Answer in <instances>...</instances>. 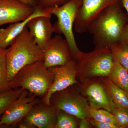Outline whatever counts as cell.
<instances>
[{
  "label": "cell",
  "mask_w": 128,
  "mask_h": 128,
  "mask_svg": "<svg viewBox=\"0 0 128 128\" xmlns=\"http://www.w3.org/2000/svg\"><path fill=\"white\" fill-rule=\"evenodd\" d=\"M128 23L121 0L108 6L89 24L87 31L92 34L95 48H110L120 41Z\"/></svg>",
  "instance_id": "6da1fadb"
},
{
  "label": "cell",
  "mask_w": 128,
  "mask_h": 128,
  "mask_svg": "<svg viewBox=\"0 0 128 128\" xmlns=\"http://www.w3.org/2000/svg\"><path fill=\"white\" fill-rule=\"evenodd\" d=\"M6 58L9 82L24 67L35 62L43 61L42 50L34 42L27 27L7 49Z\"/></svg>",
  "instance_id": "7a4b0ae2"
},
{
  "label": "cell",
  "mask_w": 128,
  "mask_h": 128,
  "mask_svg": "<svg viewBox=\"0 0 128 128\" xmlns=\"http://www.w3.org/2000/svg\"><path fill=\"white\" fill-rule=\"evenodd\" d=\"M54 76L44 65L43 61L28 65L10 82L12 89L22 88L38 97L43 98L52 84Z\"/></svg>",
  "instance_id": "3957f363"
},
{
  "label": "cell",
  "mask_w": 128,
  "mask_h": 128,
  "mask_svg": "<svg viewBox=\"0 0 128 128\" xmlns=\"http://www.w3.org/2000/svg\"><path fill=\"white\" fill-rule=\"evenodd\" d=\"M73 60L77 67V76L82 82L87 79L108 78L114 61L109 48H95L84 53L80 50Z\"/></svg>",
  "instance_id": "277c9868"
},
{
  "label": "cell",
  "mask_w": 128,
  "mask_h": 128,
  "mask_svg": "<svg viewBox=\"0 0 128 128\" xmlns=\"http://www.w3.org/2000/svg\"><path fill=\"white\" fill-rule=\"evenodd\" d=\"M82 0H70L60 6L54 8L52 15L57 21L54 27V33L63 34L68 42L73 59L80 51L73 33V27Z\"/></svg>",
  "instance_id": "5b68a950"
},
{
  "label": "cell",
  "mask_w": 128,
  "mask_h": 128,
  "mask_svg": "<svg viewBox=\"0 0 128 128\" xmlns=\"http://www.w3.org/2000/svg\"><path fill=\"white\" fill-rule=\"evenodd\" d=\"M50 105L79 119L89 118L87 99L70 86L53 94L50 99Z\"/></svg>",
  "instance_id": "8992f818"
},
{
  "label": "cell",
  "mask_w": 128,
  "mask_h": 128,
  "mask_svg": "<svg viewBox=\"0 0 128 128\" xmlns=\"http://www.w3.org/2000/svg\"><path fill=\"white\" fill-rule=\"evenodd\" d=\"M40 98L27 90H24L1 117L0 128H16L18 123L40 102Z\"/></svg>",
  "instance_id": "52a82bcc"
},
{
  "label": "cell",
  "mask_w": 128,
  "mask_h": 128,
  "mask_svg": "<svg viewBox=\"0 0 128 128\" xmlns=\"http://www.w3.org/2000/svg\"><path fill=\"white\" fill-rule=\"evenodd\" d=\"M92 78L81 82L80 89L82 94L89 101V106L96 108H103L110 112L116 108L114 102L102 82Z\"/></svg>",
  "instance_id": "ba28073f"
},
{
  "label": "cell",
  "mask_w": 128,
  "mask_h": 128,
  "mask_svg": "<svg viewBox=\"0 0 128 128\" xmlns=\"http://www.w3.org/2000/svg\"><path fill=\"white\" fill-rule=\"evenodd\" d=\"M48 69L54 74V82L47 94L41 101L43 103L50 105V99L53 94L63 90L76 84H79V83L76 80V64L73 59L64 65Z\"/></svg>",
  "instance_id": "9c48e42d"
},
{
  "label": "cell",
  "mask_w": 128,
  "mask_h": 128,
  "mask_svg": "<svg viewBox=\"0 0 128 128\" xmlns=\"http://www.w3.org/2000/svg\"><path fill=\"white\" fill-rule=\"evenodd\" d=\"M42 50L44 65L47 68L64 65L73 60L68 42L60 35L52 38Z\"/></svg>",
  "instance_id": "30bf717a"
},
{
  "label": "cell",
  "mask_w": 128,
  "mask_h": 128,
  "mask_svg": "<svg viewBox=\"0 0 128 128\" xmlns=\"http://www.w3.org/2000/svg\"><path fill=\"white\" fill-rule=\"evenodd\" d=\"M121 0H82L74 23L76 32L83 33L87 31L89 24L101 12L108 6Z\"/></svg>",
  "instance_id": "8fae6325"
},
{
  "label": "cell",
  "mask_w": 128,
  "mask_h": 128,
  "mask_svg": "<svg viewBox=\"0 0 128 128\" xmlns=\"http://www.w3.org/2000/svg\"><path fill=\"white\" fill-rule=\"evenodd\" d=\"M35 10L36 8L19 0H0V26L24 20Z\"/></svg>",
  "instance_id": "7c38bea8"
},
{
  "label": "cell",
  "mask_w": 128,
  "mask_h": 128,
  "mask_svg": "<svg viewBox=\"0 0 128 128\" xmlns=\"http://www.w3.org/2000/svg\"><path fill=\"white\" fill-rule=\"evenodd\" d=\"M58 109L40 101L35 105L22 120L38 128H54Z\"/></svg>",
  "instance_id": "4fadbf2b"
},
{
  "label": "cell",
  "mask_w": 128,
  "mask_h": 128,
  "mask_svg": "<svg viewBox=\"0 0 128 128\" xmlns=\"http://www.w3.org/2000/svg\"><path fill=\"white\" fill-rule=\"evenodd\" d=\"M51 16H38L32 18L27 24L34 42L42 50L50 41L54 33V26L50 21Z\"/></svg>",
  "instance_id": "5bb4252c"
},
{
  "label": "cell",
  "mask_w": 128,
  "mask_h": 128,
  "mask_svg": "<svg viewBox=\"0 0 128 128\" xmlns=\"http://www.w3.org/2000/svg\"><path fill=\"white\" fill-rule=\"evenodd\" d=\"M36 8L33 14L22 22L12 23L6 28L0 29V47L6 48L10 46L17 37L27 26L28 22L32 18L38 16H52L53 8L41 9Z\"/></svg>",
  "instance_id": "9a60e30c"
},
{
  "label": "cell",
  "mask_w": 128,
  "mask_h": 128,
  "mask_svg": "<svg viewBox=\"0 0 128 128\" xmlns=\"http://www.w3.org/2000/svg\"><path fill=\"white\" fill-rule=\"evenodd\" d=\"M114 102L116 108L128 110V93L114 84L108 78H100Z\"/></svg>",
  "instance_id": "2e32d148"
},
{
  "label": "cell",
  "mask_w": 128,
  "mask_h": 128,
  "mask_svg": "<svg viewBox=\"0 0 128 128\" xmlns=\"http://www.w3.org/2000/svg\"><path fill=\"white\" fill-rule=\"evenodd\" d=\"M108 78L117 86L128 93V72L120 64L114 61Z\"/></svg>",
  "instance_id": "e0dca14e"
},
{
  "label": "cell",
  "mask_w": 128,
  "mask_h": 128,
  "mask_svg": "<svg viewBox=\"0 0 128 128\" xmlns=\"http://www.w3.org/2000/svg\"><path fill=\"white\" fill-rule=\"evenodd\" d=\"M114 61L120 64L128 72V45L120 41L110 48Z\"/></svg>",
  "instance_id": "ac0fdd59"
},
{
  "label": "cell",
  "mask_w": 128,
  "mask_h": 128,
  "mask_svg": "<svg viewBox=\"0 0 128 128\" xmlns=\"http://www.w3.org/2000/svg\"><path fill=\"white\" fill-rule=\"evenodd\" d=\"M7 49L0 47V92L12 89L8 78L6 53Z\"/></svg>",
  "instance_id": "d6986e66"
},
{
  "label": "cell",
  "mask_w": 128,
  "mask_h": 128,
  "mask_svg": "<svg viewBox=\"0 0 128 128\" xmlns=\"http://www.w3.org/2000/svg\"><path fill=\"white\" fill-rule=\"evenodd\" d=\"M24 90L20 88L0 92V118L5 111Z\"/></svg>",
  "instance_id": "ffe728a7"
},
{
  "label": "cell",
  "mask_w": 128,
  "mask_h": 128,
  "mask_svg": "<svg viewBox=\"0 0 128 128\" xmlns=\"http://www.w3.org/2000/svg\"><path fill=\"white\" fill-rule=\"evenodd\" d=\"M89 118L95 121L114 124L116 125V119L114 115L105 110L96 108L89 106L88 108Z\"/></svg>",
  "instance_id": "44dd1931"
},
{
  "label": "cell",
  "mask_w": 128,
  "mask_h": 128,
  "mask_svg": "<svg viewBox=\"0 0 128 128\" xmlns=\"http://www.w3.org/2000/svg\"><path fill=\"white\" fill-rule=\"evenodd\" d=\"M71 116L62 110H58L57 122L54 128H78L79 125Z\"/></svg>",
  "instance_id": "7402d4cb"
},
{
  "label": "cell",
  "mask_w": 128,
  "mask_h": 128,
  "mask_svg": "<svg viewBox=\"0 0 128 128\" xmlns=\"http://www.w3.org/2000/svg\"><path fill=\"white\" fill-rule=\"evenodd\" d=\"M115 117L118 128H128V110L121 108H116L112 113Z\"/></svg>",
  "instance_id": "603a6c76"
},
{
  "label": "cell",
  "mask_w": 128,
  "mask_h": 128,
  "mask_svg": "<svg viewBox=\"0 0 128 128\" xmlns=\"http://www.w3.org/2000/svg\"><path fill=\"white\" fill-rule=\"evenodd\" d=\"M70 0H34L35 7L41 9H48L60 6Z\"/></svg>",
  "instance_id": "cb8c5ba5"
},
{
  "label": "cell",
  "mask_w": 128,
  "mask_h": 128,
  "mask_svg": "<svg viewBox=\"0 0 128 128\" xmlns=\"http://www.w3.org/2000/svg\"><path fill=\"white\" fill-rule=\"evenodd\" d=\"M92 126L97 128H118L115 124L105 122L95 121L90 118H88Z\"/></svg>",
  "instance_id": "d4e9b609"
},
{
  "label": "cell",
  "mask_w": 128,
  "mask_h": 128,
  "mask_svg": "<svg viewBox=\"0 0 128 128\" xmlns=\"http://www.w3.org/2000/svg\"><path fill=\"white\" fill-rule=\"evenodd\" d=\"M120 41L128 45V23L124 28L121 34Z\"/></svg>",
  "instance_id": "484cf974"
},
{
  "label": "cell",
  "mask_w": 128,
  "mask_h": 128,
  "mask_svg": "<svg viewBox=\"0 0 128 128\" xmlns=\"http://www.w3.org/2000/svg\"><path fill=\"white\" fill-rule=\"evenodd\" d=\"M90 122L88 118H84L80 119L79 127L80 128H92Z\"/></svg>",
  "instance_id": "4316f807"
},
{
  "label": "cell",
  "mask_w": 128,
  "mask_h": 128,
  "mask_svg": "<svg viewBox=\"0 0 128 128\" xmlns=\"http://www.w3.org/2000/svg\"><path fill=\"white\" fill-rule=\"evenodd\" d=\"M35 128L34 126L31 125L30 124L28 123L26 121L23 120L19 122L16 126V128Z\"/></svg>",
  "instance_id": "83f0119b"
},
{
  "label": "cell",
  "mask_w": 128,
  "mask_h": 128,
  "mask_svg": "<svg viewBox=\"0 0 128 128\" xmlns=\"http://www.w3.org/2000/svg\"><path fill=\"white\" fill-rule=\"evenodd\" d=\"M121 2L122 7L126 9L127 12L128 19V0H121Z\"/></svg>",
  "instance_id": "f1b7e54d"
},
{
  "label": "cell",
  "mask_w": 128,
  "mask_h": 128,
  "mask_svg": "<svg viewBox=\"0 0 128 128\" xmlns=\"http://www.w3.org/2000/svg\"><path fill=\"white\" fill-rule=\"evenodd\" d=\"M22 2L32 6L35 7V4L34 0H19Z\"/></svg>",
  "instance_id": "f546056e"
},
{
  "label": "cell",
  "mask_w": 128,
  "mask_h": 128,
  "mask_svg": "<svg viewBox=\"0 0 128 128\" xmlns=\"http://www.w3.org/2000/svg\"></svg>",
  "instance_id": "4dcf8cb0"
}]
</instances>
